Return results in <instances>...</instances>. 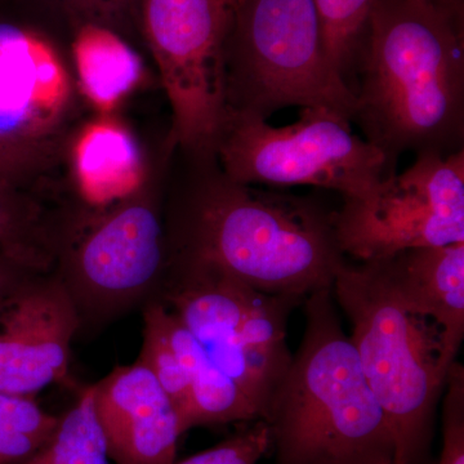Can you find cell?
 Instances as JSON below:
<instances>
[{"label":"cell","instance_id":"1","mask_svg":"<svg viewBox=\"0 0 464 464\" xmlns=\"http://www.w3.org/2000/svg\"><path fill=\"white\" fill-rule=\"evenodd\" d=\"M174 146V145H173ZM164 190L168 266L212 265L258 292L306 299L332 288L346 256L334 212L315 198L230 179L215 152L174 146Z\"/></svg>","mask_w":464,"mask_h":464},{"label":"cell","instance_id":"2","mask_svg":"<svg viewBox=\"0 0 464 464\" xmlns=\"http://www.w3.org/2000/svg\"><path fill=\"white\" fill-rule=\"evenodd\" d=\"M463 12L432 0L374 5L353 121L390 164L405 151L463 150Z\"/></svg>","mask_w":464,"mask_h":464},{"label":"cell","instance_id":"3","mask_svg":"<svg viewBox=\"0 0 464 464\" xmlns=\"http://www.w3.org/2000/svg\"><path fill=\"white\" fill-rule=\"evenodd\" d=\"M304 307V338L261 418L276 464L393 462L389 418L342 328L332 288L311 293Z\"/></svg>","mask_w":464,"mask_h":464},{"label":"cell","instance_id":"4","mask_svg":"<svg viewBox=\"0 0 464 464\" xmlns=\"http://www.w3.org/2000/svg\"><path fill=\"white\" fill-rule=\"evenodd\" d=\"M333 297L350 320L369 386L389 418L396 464H415L431 436L433 414L451 364L441 328L402 302L377 261L344 264Z\"/></svg>","mask_w":464,"mask_h":464},{"label":"cell","instance_id":"5","mask_svg":"<svg viewBox=\"0 0 464 464\" xmlns=\"http://www.w3.org/2000/svg\"><path fill=\"white\" fill-rule=\"evenodd\" d=\"M172 148L168 140L151 158L136 190L105 206L84 204L70 226L52 271L74 304L79 333L157 301L168 267L163 206Z\"/></svg>","mask_w":464,"mask_h":464},{"label":"cell","instance_id":"6","mask_svg":"<svg viewBox=\"0 0 464 464\" xmlns=\"http://www.w3.org/2000/svg\"><path fill=\"white\" fill-rule=\"evenodd\" d=\"M355 112L324 52L314 0H237L225 42V110L267 121L285 108Z\"/></svg>","mask_w":464,"mask_h":464},{"label":"cell","instance_id":"7","mask_svg":"<svg viewBox=\"0 0 464 464\" xmlns=\"http://www.w3.org/2000/svg\"><path fill=\"white\" fill-rule=\"evenodd\" d=\"M157 301L179 317L262 418L292 362L290 313L304 299L258 292L212 265H169Z\"/></svg>","mask_w":464,"mask_h":464},{"label":"cell","instance_id":"8","mask_svg":"<svg viewBox=\"0 0 464 464\" xmlns=\"http://www.w3.org/2000/svg\"><path fill=\"white\" fill-rule=\"evenodd\" d=\"M219 167L235 181L270 188L313 186L362 197L384 179L389 159L328 108H302L298 121H267L225 110L215 142Z\"/></svg>","mask_w":464,"mask_h":464},{"label":"cell","instance_id":"9","mask_svg":"<svg viewBox=\"0 0 464 464\" xmlns=\"http://www.w3.org/2000/svg\"><path fill=\"white\" fill-rule=\"evenodd\" d=\"M334 228L344 256L360 262L464 241V149L424 151L362 197L343 198Z\"/></svg>","mask_w":464,"mask_h":464},{"label":"cell","instance_id":"10","mask_svg":"<svg viewBox=\"0 0 464 464\" xmlns=\"http://www.w3.org/2000/svg\"><path fill=\"white\" fill-rule=\"evenodd\" d=\"M143 33L166 91L181 151L215 152L225 115V42L231 9L224 0H141Z\"/></svg>","mask_w":464,"mask_h":464},{"label":"cell","instance_id":"11","mask_svg":"<svg viewBox=\"0 0 464 464\" xmlns=\"http://www.w3.org/2000/svg\"><path fill=\"white\" fill-rule=\"evenodd\" d=\"M78 92L54 43L0 0V143L66 161Z\"/></svg>","mask_w":464,"mask_h":464},{"label":"cell","instance_id":"12","mask_svg":"<svg viewBox=\"0 0 464 464\" xmlns=\"http://www.w3.org/2000/svg\"><path fill=\"white\" fill-rule=\"evenodd\" d=\"M78 314L53 271L35 273L0 298V392L36 398L69 372Z\"/></svg>","mask_w":464,"mask_h":464},{"label":"cell","instance_id":"13","mask_svg":"<svg viewBox=\"0 0 464 464\" xmlns=\"http://www.w3.org/2000/svg\"><path fill=\"white\" fill-rule=\"evenodd\" d=\"M94 409L116 464H173L179 415L157 377L139 359L93 384Z\"/></svg>","mask_w":464,"mask_h":464},{"label":"cell","instance_id":"14","mask_svg":"<svg viewBox=\"0 0 464 464\" xmlns=\"http://www.w3.org/2000/svg\"><path fill=\"white\" fill-rule=\"evenodd\" d=\"M377 262L402 302L441 328L445 353L456 362L464 338V241L405 250Z\"/></svg>","mask_w":464,"mask_h":464},{"label":"cell","instance_id":"15","mask_svg":"<svg viewBox=\"0 0 464 464\" xmlns=\"http://www.w3.org/2000/svg\"><path fill=\"white\" fill-rule=\"evenodd\" d=\"M81 204L67 181L23 186L0 179V252L39 273L53 270Z\"/></svg>","mask_w":464,"mask_h":464},{"label":"cell","instance_id":"16","mask_svg":"<svg viewBox=\"0 0 464 464\" xmlns=\"http://www.w3.org/2000/svg\"><path fill=\"white\" fill-rule=\"evenodd\" d=\"M150 161L139 140L121 121L108 115L76 128L67 149V176L81 199L105 206L136 190Z\"/></svg>","mask_w":464,"mask_h":464},{"label":"cell","instance_id":"17","mask_svg":"<svg viewBox=\"0 0 464 464\" xmlns=\"http://www.w3.org/2000/svg\"><path fill=\"white\" fill-rule=\"evenodd\" d=\"M160 319L170 344L191 382L190 404L179 420L182 435L194 427L221 426L261 420L246 393L219 371L179 317L161 302Z\"/></svg>","mask_w":464,"mask_h":464},{"label":"cell","instance_id":"18","mask_svg":"<svg viewBox=\"0 0 464 464\" xmlns=\"http://www.w3.org/2000/svg\"><path fill=\"white\" fill-rule=\"evenodd\" d=\"M72 48L78 90L101 115L110 114L141 81V57L109 26L79 27Z\"/></svg>","mask_w":464,"mask_h":464},{"label":"cell","instance_id":"19","mask_svg":"<svg viewBox=\"0 0 464 464\" xmlns=\"http://www.w3.org/2000/svg\"><path fill=\"white\" fill-rule=\"evenodd\" d=\"M21 464H110L105 436L94 409L93 384L60 417L52 438Z\"/></svg>","mask_w":464,"mask_h":464},{"label":"cell","instance_id":"20","mask_svg":"<svg viewBox=\"0 0 464 464\" xmlns=\"http://www.w3.org/2000/svg\"><path fill=\"white\" fill-rule=\"evenodd\" d=\"M314 3L326 58L351 88L350 75L359 60L369 17L377 0H314Z\"/></svg>","mask_w":464,"mask_h":464},{"label":"cell","instance_id":"21","mask_svg":"<svg viewBox=\"0 0 464 464\" xmlns=\"http://www.w3.org/2000/svg\"><path fill=\"white\" fill-rule=\"evenodd\" d=\"M60 417L43 411L36 398L0 392V464H21L52 438Z\"/></svg>","mask_w":464,"mask_h":464},{"label":"cell","instance_id":"22","mask_svg":"<svg viewBox=\"0 0 464 464\" xmlns=\"http://www.w3.org/2000/svg\"><path fill=\"white\" fill-rule=\"evenodd\" d=\"M143 343L139 360L157 377L161 389L176 408L179 420L190 404L191 382L176 351L168 340L160 319V304L151 301L142 307Z\"/></svg>","mask_w":464,"mask_h":464},{"label":"cell","instance_id":"23","mask_svg":"<svg viewBox=\"0 0 464 464\" xmlns=\"http://www.w3.org/2000/svg\"><path fill=\"white\" fill-rule=\"evenodd\" d=\"M270 450V429L265 420H257L215 448L177 464H257Z\"/></svg>","mask_w":464,"mask_h":464},{"label":"cell","instance_id":"24","mask_svg":"<svg viewBox=\"0 0 464 464\" xmlns=\"http://www.w3.org/2000/svg\"><path fill=\"white\" fill-rule=\"evenodd\" d=\"M66 161L38 157L0 143V179L23 186L50 185L61 179L57 176Z\"/></svg>","mask_w":464,"mask_h":464},{"label":"cell","instance_id":"25","mask_svg":"<svg viewBox=\"0 0 464 464\" xmlns=\"http://www.w3.org/2000/svg\"><path fill=\"white\" fill-rule=\"evenodd\" d=\"M9 2L18 3L23 0H9ZM54 2L63 5L70 16H75L79 27L85 24H100V25L108 26L106 23L109 17L116 12L114 5L109 0H54Z\"/></svg>","mask_w":464,"mask_h":464},{"label":"cell","instance_id":"26","mask_svg":"<svg viewBox=\"0 0 464 464\" xmlns=\"http://www.w3.org/2000/svg\"><path fill=\"white\" fill-rule=\"evenodd\" d=\"M39 273L16 258L0 252V298L32 274Z\"/></svg>","mask_w":464,"mask_h":464},{"label":"cell","instance_id":"27","mask_svg":"<svg viewBox=\"0 0 464 464\" xmlns=\"http://www.w3.org/2000/svg\"><path fill=\"white\" fill-rule=\"evenodd\" d=\"M136 5H141V0H114L116 12L130 11L136 7Z\"/></svg>","mask_w":464,"mask_h":464},{"label":"cell","instance_id":"28","mask_svg":"<svg viewBox=\"0 0 464 464\" xmlns=\"http://www.w3.org/2000/svg\"><path fill=\"white\" fill-rule=\"evenodd\" d=\"M432 2L445 5V7L463 8V0H432Z\"/></svg>","mask_w":464,"mask_h":464},{"label":"cell","instance_id":"29","mask_svg":"<svg viewBox=\"0 0 464 464\" xmlns=\"http://www.w3.org/2000/svg\"><path fill=\"white\" fill-rule=\"evenodd\" d=\"M224 2L226 3V5H227V7L232 11V9L235 7V5H237V0H224Z\"/></svg>","mask_w":464,"mask_h":464},{"label":"cell","instance_id":"30","mask_svg":"<svg viewBox=\"0 0 464 464\" xmlns=\"http://www.w3.org/2000/svg\"><path fill=\"white\" fill-rule=\"evenodd\" d=\"M381 464H396L395 462H386V463H381Z\"/></svg>","mask_w":464,"mask_h":464}]
</instances>
